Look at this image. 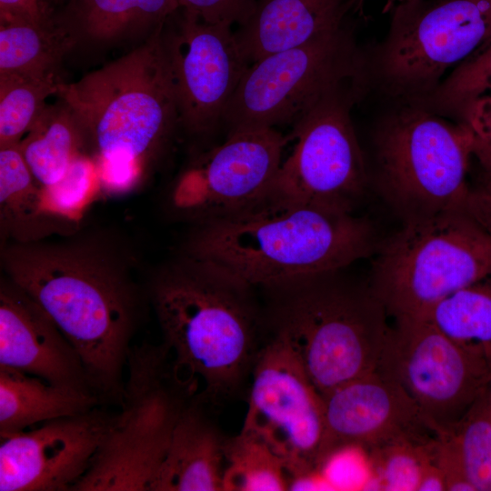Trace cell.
<instances>
[{
  "label": "cell",
  "mask_w": 491,
  "mask_h": 491,
  "mask_svg": "<svg viewBox=\"0 0 491 491\" xmlns=\"http://www.w3.org/2000/svg\"><path fill=\"white\" fill-rule=\"evenodd\" d=\"M0 366L53 385L95 392L74 346L45 311L6 277L0 285Z\"/></svg>",
  "instance_id": "obj_18"
},
{
  "label": "cell",
  "mask_w": 491,
  "mask_h": 491,
  "mask_svg": "<svg viewBox=\"0 0 491 491\" xmlns=\"http://www.w3.org/2000/svg\"><path fill=\"white\" fill-rule=\"evenodd\" d=\"M341 271L266 287L274 298L273 334L295 355L323 396L376 370L390 316L368 286Z\"/></svg>",
  "instance_id": "obj_5"
},
{
  "label": "cell",
  "mask_w": 491,
  "mask_h": 491,
  "mask_svg": "<svg viewBox=\"0 0 491 491\" xmlns=\"http://www.w3.org/2000/svg\"><path fill=\"white\" fill-rule=\"evenodd\" d=\"M472 156V135L463 122L403 109L377 135L380 188L404 222L463 210Z\"/></svg>",
  "instance_id": "obj_8"
},
{
  "label": "cell",
  "mask_w": 491,
  "mask_h": 491,
  "mask_svg": "<svg viewBox=\"0 0 491 491\" xmlns=\"http://www.w3.org/2000/svg\"><path fill=\"white\" fill-rule=\"evenodd\" d=\"M179 9L178 0H71L59 24L75 39L106 42L156 32Z\"/></svg>",
  "instance_id": "obj_23"
},
{
  "label": "cell",
  "mask_w": 491,
  "mask_h": 491,
  "mask_svg": "<svg viewBox=\"0 0 491 491\" xmlns=\"http://www.w3.org/2000/svg\"><path fill=\"white\" fill-rule=\"evenodd\" d=\"M286 141L276 128L227 134L176 181L170 195L173 209L199 225L260 205L270 195Z\"/></svg>",
  "instance_id": "obj_14"
},
{
  "label": "cell",
  "mask_w": 491,
  "mask_h": 491,
  "mask_svg": "<svg viewBox=\"0 0 491 491\" xmlns=\"http://www.w3.org/2000/svg\"><path fill=\"white\" fill-rule=\"evenodd\" d=\"M487 178V177H486ZM489 179V178H488ZM491 180V179H490Z\"/></svg>",
  "instance_id": "obj_40"
},
{
  "label": "cell",
  "mask_w": 491,
  "mask_h": 491,
  "mask_svg": "<svg viewBox=\"0 0 491 491\" xmlns=\"http://www.w3.org/2000/svg\"><path fill=\"white\" fill-rule=\"evenodd\" d=\"M491 90V40L457 66L441 88L442 98L461 108L466 102Z\"/></svg>",
  "instance_id": "obj_31"
},
{
  "label": "cell",
  "mask_w": 491,
  "mask_h": 491,
  "mask_svg": "<svg viewBox=\"0 0 491 491\" xmlns=\"http://www.w3.org/2000/svg\"><path fill=\"white\" fill-rule=\"evenodd\" d=\"M76 41L59 23H0V74L56 75Z\"/></svg>",
  "instance_id": "obj_24"
},
{
  "label": "cell",
  "mask_w": 491,
  "mask_h": 491,
  "mask_svg": "<svg viewBox=\"0 0 491 491\" xmlns=\"http://www.w3.org/2000/svg\"><path fill=\"white\" fill-rule=\"evenodd\" d=\"M242 427L261 438L283 460L290 490L330 457L324 400L304 368L276 335L255 360Z\"/></svg>",
  "instance_id": "obj_12"
},
{
  "label": "cell",
  "mask_w": 491,
  "mask_h": 491,
  "mask_svg": "<svg viewBox=\"0 0 491 491\" xmlns=\"http://www.w3.org/2000/svg\"><path fill=\"white\" fill-rule=\"evenodd\" d=\"M290 490L283 460L256 435L241 430L225 441L223 491Z\"/></svg>",
  "instance_id": "obj_26"
},
{
  "label": "cell",
  "mask_w": 491,
  "mask_h": 491,
  "mask_svg": "<svg viewBox=\"0 0 491 491\" xmlns=\"http://www.w3.org/2000/svg\"><path fill=\"white\" fill-rule=\"evenodd\" d=\"M426 318L456 340L491 346V270L438 303Z\"/></svg>",
  "instance_id": "obj_27"
},
{
  "label": "cell",
  "mask_w": 491,
  "mask_h": 491,
  "mask_svg": "<svg viewBox=\"0 0 491 491\" xmlns=\"http://www.w3.org/2000/svg\"><path fill=\"white\" fill-rule=\"evenodd\" d=\"M434 461L444 476L446 491H475L460 454L447 430H440L435 443Z\"/></svg>",
  "instance_id": "obj_34"
},
{
  "label": "cell",
  "mask_w": 491,
  "mask_h": 491,
  "mask_svg": "<svg viewBox=\"0 0 491 491\" xmlns=\"http://www.w3.org/2000/svg\"><path fill=\"white\" fill-rule=\"evenodd\" d=\"M376 254L369 286L391 319L426 318L491 270V240L465 209L406 221Z\"/></svg>",
  "instance_id": "obj_7"
},
{
  "label": "cell",
  "mask_w": 491,
  "mask_h": 491,
  "mask_svg": "<svg viewBox=\"0 0 491 491\" xmlns=\"http://www.w3.org/2000/svg\"><path fill=\"white\" fill-rule=\"evenodd\" d=\"M48 1H49V0H41L42 4H43V5H44V7H45V9L47 8Z\"/></svg>",
  "instance_id": "obj_38"
},
{
  "label": "cell",
  "mask_w": 491,
  "mask_h": 491,
  "mask_svg": "<svg viewBox=\"0 0 491 491\" xmlns=\"http://www.w3.org/2000/svg\"><path fill=\"white\" fill-rule=\"evenodd\" d=\"M225 441L195 398L175 425L150 491H223Z\"/></svg>",
  "instance_id": "obj_20"
},
{
  "label": "cell",
  "mask_w": 491,
  "mask_h": 491,
  "mask_svg": "<svg viewBox=\"0 0 491 491\" xmlns=\"http://www.w3.org/2000/svg\"><path fill=\"white\" fill-rule=\"evenodd\" d=\"M394 1H397V2L401 3V2L407 1V0H394Z\"/></svg>",
  "instance_id": "obj_39"
},
{
  "label": "cell",
  "mask_w": 491,
  "mask_h": 491,
  "mask_svg": "<svg viewBox=\"0 0 491 491\" xmlns=\"http://www.w3.org/2000/svg\"><path fill=\"white\" fill-rule=\"evenodd\" d=\"M0 212L1 225L15 242L38 241L44 220L51 218L18 145L0 148Z\"/></svg>",
  "instance_id": "obj_25"
},
{
  "label": "cell",
  "mask_w": 491,
  "mask_h": 491,
  "mask_svg": "<svg viewBox=\"0 0 491 491\" xmlns=\"http://www.w3.org/2000/svg\"><path fill=\"white\" fill-rule=\"evenodd\" d=\"M447 430L475 491H491V385Z\"/></svg>",
  "instance_id": "obj_29"
},
{
  "label": "cell",
  "mask_w": 491,
  "mask_h": 491,
  "mask_svg": "<svg viewBox=\"0 0 491 491\" xmlns=\"http://www.w3.org/2000/svg\"><path fill=\"white\" fill-rule=\"evenodd\" d=\"M376 230L351 212L265 201L199 224L186 254L263 288L341 271L375 254Z\"/></svg>",
  "instance_id": "obj_3"
},
{
  "label": "cell",
  "mask_w": 491,
  "mask_h": 491,
  "mask_svg": "<svg viewBox=\"0 0 491 491\" xmlns=\"http://www.w3.org/2000/svg\"><path fill=\"white\" fill-rule=\"evenodd\" d=\"M253 287L215 265L185 255L155 279L151 299L177 376L199 401L235 395L260 350Z\"/></svg>",
  "instance_id": "obj_2"
},
{
  "label": "cell",
  "mask_w": 491,
  "mask_h": 491,
  "mask_svg": "<svg viewBox=\"0 0 491 491\" xmlns=\"http://www.w3.org/2000/svg\"><path fill=\"white\" fill-rule=\"evenodd\" d=\"M436 437L398 439L369 449L378 489L417 491L424 470L433 461Z\"/></svg>",
  "instance_id": "obj_30"
},
{
  "label": "cell",
  "mask_w": 491,
  "mask_h": 491,
  "mask_svg": "<svg viewBox=\"0 0 491 491\" xmlns=\"http://www.w3.org/2000/svg\"><path fill=\"white\" fill-rule=\"evenodd\" d=\"M115 415L99 406L1 438V491H71L89 469Z\"/></svg>",
  "instance_id": "obj_16"
},
{
  "label": "cell",
  "mask_w": 491,
  "mask_h": 491,
  "mask_svg": "<svg viewBox=\"0 0 491 491\" xmlns=\"http://www.w3.org/2000/svg\"><path fill=\"white\" fill-rule=\"evenodd\" d=\"M417 491H446L444 476L434 458L424 470Z\"/></svg>",
  "instance_id": "obj_37"
},
{
  "label": "cell",
  "mask_w": 491,
  "mask_h": 491,
  "mask_svg": "<svg viewBox=\"0 0 491 491\" xmlns=\"http://www.w3.org/2000/svg\"><path fill=\"white\" fill-rule=\"evenodd\" d=\"M7 22L43 25L49 21L41 0H0V23Z\"/></svg>",
  "instance_id": "obj_36"
},
{
  "label": "cell",
  "mask_w": 491,
  "mask_h": 491,
  "mask_svg": "<svg viewBox=\"0 0 491 491\" xmlns=\"http://www.w3.org/2000/svg\"><path fill=\"white\" fill-rule=\"evenodd\" d=\"M257 0H178L185 13L211 24L237 26L253 13Z\"/></svg>",
  "instance_id": "obj_33"
},
{
  "label": "cell",
  "mask_w": 491,
  "mask_h": 491,
  "mask_svg": "<svg viewBox=\"0 0 491 491\" xmlns=\"http://www.w3.org/2000/svg\"><path fill=\"white\" fill-rule=\"evenodd\" d=\"M60 83L57 75L0 74V148L19 144Z\"/></svg>",
  "instance_id": "obj_28"
},
{
  "label": "cell",
  "mask_w": 491,
  "mask_h": 491,
  "mask_svg": "<svg viewBox=\"0 0 491 491\" xmlns=\"http://www.w3.org/2000/svg\"><path fill=\"white\" fill-rule=\"evenodd\" d=\"M376 370L446 430L490 386L491 346L456 340L427 318H395Z\"/></svg>",
  "instance_id": "obj_11"
},
{
  "label": "cell",
  "mask_w": 491,
  "mask_h": 491,
  "mask_svg": "<svg viewBox=\"0 0 491 491\" xmlns=\"http://www.w3.org/2000/svg\"><path fill=\"white\" fill-rule=\"evenodd\" d=\"M178 25L162 35L175 86L180 124L194 135L222 125L225 109L250 65L231 25L204 22L180 9Z\"/></svg>",
  "instance_id": "obj_15"
},
{
  "label": "cell",
  "mask_w": 491,
  "mask_h": 491,
  "mask_svg": "<svg viewBox=\"0 0 491 491\" xmlns=\"http://www.w3.org/2000/svg\"><path fill=\"white\" fill-rule=\"evenodd\" d=\"M18 148L42 192L58 185L78 158L90 152L79 120L61 98L45 106Z\"/></svg>",
  "instance_id": "obj_22"
},
{
  "label": "cell",
  "mask_w": 491,
  "mask_h": 491,
  "mask_svg": "<svg viewBox=\"0 0 491 491\" xmlns=\"http://www.w3.org/2000/svg\"><path fill=\"white\" fill-rule=\"evenodd\" d=\"M356 81L322 96L294 125L296 145L266 201L351 212L367 187L364 156L350 117Z\"/></svg>",
  "instance_id": "obj_10"
},
{
  "label": "cell",
  "mask_w": 491,
  "mask_h": 491,
  "mask_svg": "<svg viewBox=\"0 0 491 491\" xmlns=\"http://www.w3.org/2000/svg\"><path fill=\"white\" fill-rule=\"evenodd\" d=\"M163 27L124 56L59 85L57 95L79 120L102 185L111 190L131 187L180 124Z\"/></svg>",
  "instance_id": "obj_4"
},
{
  "label": "cell",
  "mask_w": 491,
  "mask_h": 491,
  "mask_svg": "<svg viewBox=\"0 0 491 491\" xmlns=\"http://www.w3.org/2000/svg\"><path fill=\"white\" fill-rule=\"evenodd\" d=\"M460 110L463 123L473 138V156L482 168V175L491 179V90L466 102Z\"/></svg>",
  "instance_id": "obj_32"
},
{
  "label": "cell",
  "mask_w": 491,
  "mask_h": 491,
  "mask_svg": "<svg viewBox=\"0 0 491 491\" xmlns=\"http://www.w3.org/2000/svg\"><path fill=\"white\" fill-rule=\"evenodd\" d=\"M330 456L347 446L366 450L398 439L432 440L438 429L394 380L377 370L323 396Z\"/></svg>",
  "instance_id": "obj_17"
},
{
  "label": "cell",
  "mask_w": 491,
  "mask_h": 491,
  "mask_svg": "<svg viewBox=\"0 0 491 491\" xmlns=\"http://www.w3.org/2000/svg\"><path fill=\"white\" fill-rule=\"evenodd\" d=\"M466 212L491 240V180L483 176L476 187H471Z\"/></svg>",
  "instance_id": "obj_35"
},
{
  "label": "cell",
  "mask_w": 491,
  "mask_h": 491,
  "mask_svg": "<svg viewBox=\"0 0 491 491\" xmlns=\"http://www.w3.org/2000/svg\"><path fill=\"white\" fill-rule=\"evenodd\" d=\"M354 1L257 0L248 19L234 31L235 36L251 65L346 26Z\"/></svg>",
  "instance_id": "obj_19"
},
{
  "label": "cell",
  "mask_w": 491,
  "mask_h": 491,
  "mask_svg": "<svg viewBox=\"0 0 491 491\" xmlns=\"http://www.w3.org/2000/svg\"><path fill=\"white\" fill-rule=\"evenodd\" d=\"M125 370L121 411L71 491H150L175 425L196 398L163 344L133 345Z\"/></svg>",
  "instance_id": "obj_6"
},
{
  "label": "cell",
  "mask_w": 491,
  "mask_h": 491,
  "mask_svg": "<svg viewBox=\"0 0 491 491\" xmlns=\"http://www.w3.org/2000/svg\"><path fill=\"white\" fill-rule=\"evenodd\" d=\"M490 40L491 0L401 2L382 53V73L396 90L423 94Z\"/></svg>",
  "instance_id": "obj_13"
},
{
  "label": "cell",
  "mask_w": 491,
  "mask_h": 491,
  "mask_svg": "<svg viewBox=\"0 0 491 491\" xmlns=\"http://www.w3.org/2000/svg\"><path fill=\"white\" fill-rule=\"evenodd\" d=\"M360 56L346 26L266 55L245 72L223 117L227 134L295 125L322 96L358 79Z\"/></svg>",
  "instance_id": "obj_9"
},
{
  "label": "cell",
  "mask_w": 491,
  "mask_h": 491,
  "mask_svg": "<svg viewBox=\"0 0 491 491\" xmlns=\"http://www.w3.org/2000/svg\"><path fill=\"white\" fill-rule=\"evenodd\" d=\"M102 400L95 392L53 385L0 366V436L90 411L99 406Z\"/></svg>",
  "instance_id": "obj_21"
},
{
  "label": "cell",
  "mask_w": 491,
  "mask_h": 491,
  "mask_svg": "<svg viewBox=\"0 0 491 491\" xmlns=\"http://www.w3.org/2000/svg\"><path fill=\"white\" fill-rule=\"evenodd\" d=\"M4 271L34 299L78 352L95 392L120 402L137 323L135 287L113 258L84 244L15 242Z\"/></svg>",
  "instance_id": "obj_1"
}]
</instances>
